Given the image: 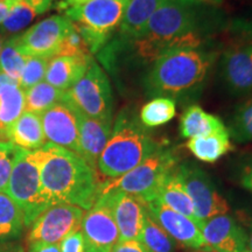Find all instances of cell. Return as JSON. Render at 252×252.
<instances>
[{
	"instance_id": "1",
	"label": "cell",
	"mask_w": 252,
	"mask_h": 252,
	"mask_svg": "<svg viewBox=\"0 0 252 252\" xmlns=\"http://www.w3.org/2000/svg\"><path fill=\"white\" fill-rule=\"evenodd\" d=\"M40 154V178L50 206L67 203L89 210L99 197L102 185L93 168L78 154L46 143Z\"/></svg>"
},
{
	"instance_id": "2",
	"label": "cell",
	"mask_w": 252,
	"mask_h": 252,
	"mask_svg": "<svg viewBox=\"0 0 252 252\" xmlns=\"http://www.w3.org/2000/svg\"><path fill=\"white\" fill-rule=\"evenodd\" d=\"M213 63L214 55L198 48L171 50L153 62L145 87L152 96H182L198 89Z\"/></svg>"
},
{
	"instance_id": "3",
	"label": "cell",
	"mask_w": 252,
	"mask_h": 252,
	"mask_svg": "<svg viewBox=\"0 0 252 252\" xmlns=\"http://www.w3.org/2000/svg\"><path fill=\"white\" fill-rule=\"evenodd\" d=\"M195 26L196 14L189 1L168 0L152 15L139 37L144 55L156 61L171 50L198 48L201 43Z\"/></svg>"
},
{
	"instance_id": "4",
	"label": "cell",
	"mask_w": 252,
	"mask_h": 252,
	"mask_svg": "<svg viewBox=\"0 0 252 252\" xmlns=\"http://www.w3.org/2000/svg\"><path fill=\"white\" fill-rule=\"evenodd\" d=\"M112 127L97 161L98 171L112 180L132 171L162 147L144 130L139 119L126 112L118 116Z\"/></svg>"
},
{
	"instance_id": "5",
	"label": "cell",
	"mask_w": 252,
	"mask_h": 252,
	"mask_svg": "<svg viewBox=\"0 0 252 252\" xmlns=\"http://www.w3.org/2000/svg\"><path fill=\"white\" fill-rule=\"evenodd\" d=\"M6 193L23 212L25 226L50 207L41 185L39 150H19Z\"/></svg>"
},
{
	"instance_id": "6",
	"label": "cell",
	"mask_w": 252,
	"mask_h": 252,
	"mask_svg": "<svg viewBox=\"0 0 252 252\" xmlns=\"http://www.w3.org/2000/svg\"><path fill=\"white\" fill-rule=\"evenodd\" d=\"M125 0H90L84 5L64 11L86 41L91 54L97 53L108 42L121 24Z\"/></svg>"
},
{
	"instance_id": "7",
	"label": "cell",
	"mask_w": 252,
	"mask_h": 252,
	"mask_svg": "<svg viewBox=\"0 0 252 252\" xmlns=\"http://www.w3.org/2000/svg\"><path fill=\"white\" fill-rule=\"evenodd\" d=\"M176 162L178 158L173 151L161 147L132 171L102 185L100 193L110 189H119L144 202H150L156 198L160 186L175 168Z\"/></svg>"
},
{
	"instance_id": "8",
	"label": "cell",
	"mask_w": 252,
	"mask_h": 252,
	"mask_svg": "<svg viewBox=\"0 0 252 252\" xmlns=\"http://www.w3.org/2000/svg\"><path fill=\"white\" fill-rule=\"evenodd\" d=\"M68 99L91 118L113 125L111 84L103 69L93 61L84 76L65 91Z\"/></svg>"
},
{
	"instance_id": "9",
	"label": "cell",
	"mask_w": 252,
	"mask_h": 252,
	"mask_svg": "<svg viewBox=\"0 0 252 252\" xmlns=\"http://www.w3.org/2000/svg\"><path fill=\"white\" fill-rule=\"evenodd\" d=\"M178 171L193 202L198 222L202 223L212 217L229 213V203L219 193L212 179L200 167L193 163H185L178 166Z\"/></svg>"
},
{
	"instance_id": "10",
	"label": "cell",
	"mask_w": 252,
	"mask_h": 252,
	"mask_svg": "<svg viewBox=\"0 0 252 252\" xmlns=\"http://www.w3.org/2000/svg\"><path fill=\"white\" fill-rule=\"evenodd\" d=\"M84 214L83 209L71 204H53L32 223L28 242L60 244L67 236L81 230Z\"/></svg>"
},
{
	"instance_id": "11",
	"label": "cell",
	"mask_w": 252,
	"mask_h": 252,
	"mask_svg": "<svg viewBox=\"0 0 252 252\" xmlns=\"http://www.w3.org/2000/svg\"><path fill=\"white\" fill-rule=\"evenodd\" d=\"M86 252H111L119 241V231L109 197L100 194L96 203L84 214L81 223Z\"/></svg>"
},
{
	"instance_id": "12",
	"label": "cell",
	"mask_w": 252,
	"mask_h": 252,
	"mask_svg": "<svg viewBox=\"0 0 252 252\" xmlns=\"http://www.w3.org/2000/svg\"><path fill=\"white\" fill-rule=\"evenodd\" d=\"M72 23L62 15H53L40 21L19 35V46L28 56L52 60L59 55L60 47Z\"/></svg>"
},
{
	"instance_id": "13",
	"label": "cell",
	"mask_w": 252,
	"mask_h": 252,
	"mask_svg": "<svg viewBox=\"0 0 252 252\" xmlns=\"http://www.w3.org/2000/svg\"><path fill=\"white\" fill-rule=\"evenodd\" d=\"M40 116L43 133L48 143L81 156L77 118L65 94L62 102L53 105Z\"/></svg>"
},
{
	"instance_id": "14",
	"label": "cell",
	"mask_w": 252,
	"mask_h": 252,
	"mask_svg": "<svg viewBox=\"0 0 252 252\" xmlns=\"http://www.w3.org/2000/svg\"><path fill=\"white\" fill-rule=\"evenodd\" d=\"M145 207L150 216L175 242L193 250L206 247L201 234V224L196 220L176 213L158 200L145 202Z\"/></svg>"
},
{
	"instance_id": "15",
	"label": "cell",
	"mask_w": 252,
	"mask_h": 252,
	"mask_svg": "<svg viewBox=\"0 0 252 252\" xmlns=\"http://www.w3.org/2000/svg\"><path fill=\"white\" fill-rule=\"evenodd\" d=\"M100 194L108 195L119 231V241H140L147 213L144 201L119 189H110Z\"/></svg>"
},
{
	"instance_id": "16",
	"label": "cell",
	"mask_w": 252,
	"mask_h": 252,
	"mask_svg": "<svg viewBox=\"0 0 252 252\" xmlns=\"http://www.w3.org/2000/svg\"><path fill=\"white\" fill-rule=\"evenodd\" d=\"M204 244L217 252H242L247 249V232L228 214L201 223Z\"/></svg>"
},
{
	"instance_id": "17",
	"label": "cell",
	"mask_w": 252,
	"mask_h": 252,
	"mask_svg": "<svg viewBox=\"0 0 252 252\" xmlns=\"http://www.w3.org/2000/svg\"><path fill=\"white\" fill-rule=\"evenodd\" d=\"M220 70L232 94H252V43H242L226 50L220 61Z\"/></svg>"
},
{
	"instance_id": "18",
	"label": "cell",
	"mask_w": 252,
	"mask_h": 252,
	"mask_svg": "<svg viewBox=\"0 0 252 252\" xmlns=\"http://www.w3.org/2000/svg\"><path fill=\"white\" fill-rule=\"evenodd\" d=\"M65 97H67V94H65ZM70 104L77 118L81 157L93 168L96 169L100 153L103 152L104 147L108 144L110 135H111L112 125L105 124V123L89 117L86 113L82 112L80 109H77L71 102Z\"/></svg>"
},
{
	"instance_id": "19",
	"label": "cell",
	"mask_w": 252,
	"mask_h": 252,
	"mask_svg": "<svg viewBox=\"0 0 252 252\" xmlns=\"http://www.w3.org/2000/svg\"><path fill=\"white\" fill-rule=\"evenodd\" d=\"M93 61L76 56H55L48 63L45 81L56 89L68 91L84 76Z\"/></svg>"
},
{
	"instance_id": "20",
	"label": "cell",
	"mask_w": 252,
	"mask_h": 252,
	"mask_svg": "<svg viewBox=\"0 0 252 252\" xmlns=\"http://www.w3.org/2000/svg\"><path fill=\"white\" fill-rule=\"evenodd\" d=\"M168 0H127L119 33L124 39L138 40L144 33L152 15Z\"/></svg>"
},
{
	"instance_id": "21",
	"label": "cell",
	"mask_w": 252,
	"mask_h": 252,
	"mask_svg": "<svg viewBox=\"0 0 252 252\" xmlns=\"http://www.w3.org/2000/svg\"><path fill=\"white\" fill-rule=\"evenodd\" d=\"M154 200L160 201L166 207L175 210L176 213L189 217V219L196 220L200 223L195 216V209L190 197L186 190L181 176L179 174L178 166L169 173V175L165 179L162 185L160 186L159 190ZM201 224V223H200Z\"/></svg>"
},
{
	"instance_id": "22",
	"label": "cell",
	"mask_w": 252,
	"mask_h": 252,
	"mask_svg": "<svg viewBox=\"0 0 252 252\" xmlns=\"http://www.w3.org/2000/svg\"><path fill=\"white\" fill-rule=\"evenodd\" d=\"M9 141L27 151L41 149L46 144L41 116L24 111L9 128Z\"/></svg>"
},
{
	"instance_id": "23",
	"label": "cell",
	"mask_w": 252,
	"mask_h": 252,
	"mask_svg": "<svg viewBox=\"0 0 252 252\" xmlns=\"http://www.w3.org/2000/svg\"><path fill=\"white\" fill-rule=\"evenodd\" d=\"M225 128V125L219 117L206 112L198 105L189 106L180 119V134L187 139L203 137Z\"/></svg>"
},
{
	"instance_id": "24",
	"label": "cell",
	"mask_w": 252,
	"mask_h": 252,
	"mask_svg": "<svg viewBox=\"0 0 252 252\" xmlns=\"http://www.w3.org/2000/svg\"><path fill=\"white\" fill-rule=\"evenodd\" d=\"M25 111V91L18 82L0 91V143L9 141V128Z\"/></svg>"
},
{
	"instance_id": "25",
	"label": "cell",
	"mask_w": 252,
	"mask_h": 252,
	"mask_svg": "<svg viewBox=\"0 0 252 252\" xmlns=\"http://www.w3.org/2000/svg\"><path fill=\"white\" fill-rule=\"evenodd\" d=\"M228 128L215 132V133L203 135V137L191 138L186 146L194 154L195 158L203 162H216L223 156L232 150Z\"/></svg>"
},
{
	"instance_id": "26",
	"label": "cell",
	"mask_w": 252,
	"mask_h": 252,
	"mask_svg": "<svg viewBox=\"0 0 252 252\" xmlns=\"http://www.w3.org/2000/svg\"><path fill=\"white\" fill-rule=\"evenodd\" d=\"M64 94L65 91L56 89L46 81L40 82L25 91V111L41 115L53 105L62 102Z\"/></svg>"
},
{
	"instance_id": "27",
	"label": "cell",
	"mask_w": 252,
	"mask_h": 252,
	"mask_svg": "<svg viewBox=\"0 0 252 252\" xmlns=\"http://www.w3.org/2000/svg\"><path fill=\"white\" fill-rule=\"evenodd\" d=\"M176 104L171 97H156L141 108L139 122L145 127L161 126L175 117Z\"/></svg>"
},
{
	"instance_id": "28",
	"label": "cell",
	"mask_w": 252,
	"mask_h": 252,
	"mask_svg": "<svg viewBox=\"0 0 252 252\" xmlns=\"http://www.w3.org/2000/svg\"><path fill=\"white\" fill-rule=\"evenodd\" d=\"M24 214L5 191H0V239L19 237L23 231Z\"/></svg>"
},
{
	"instance_id": "29",
	"label": "cell",
	"mask_w": 252,
	"mask_h": 252,
	"mask_svg": "<svg viewBox=\"0 0 252 252\" xmlns=\"http://www.w3.org/2000/svg\"><path fill=\"white\" fill-rule=\"evenodd\" d=\"M30 56L25 54L19 46V35L12 36L5 41L0 53V72L19 82Z\"/></svg>"
},
{
	"instance_id": "30",
	"label": "cell",
	"mask_w": 252,
	"mask_h": 252,
	"mask_svg": "<svg viewBox=\"0 0 252 252\" xmlns=\"http://www.w3.org/2000/svg\"><path fill=\"white\" fill-rule=\"evenodd\" d=\"M230 138L238 143H252V96L242 102L230 118Z\"/></svg>"
},
{
	"instance_id": "31",
	"label": "cell",
	"mask_w": 252,
	"mask_h": 252,
	"mask_svg": "<svg viewBox=\"0 0 252 252\" xmlns=\"http://www.w3.org/2000/svg\"><path fill=\"white\" fill-rule=\"evenodd\" d=\"M140 242L151 252H173L175 241L146 213Z\"/></svg>"
},
{
	"instance_id": "32",
	"label": "cell",
	"mask_w": 252,
	"mask_h": 252,
	"mask_svg": "<svg viewBox=\"0 0 252 252\" xmlns=\"http://www.w3.org/2000/svg\"><path fill=\"white\" fill-rule=\"evenodd\" d=\"M35 15L36 12L26 0H14L11 8H9L7 17L0 26V32L2 34L19 33L27 25L32 23Z\"/></svg>"
},
{
	"instance_id": "33",
	"label": "cell",
	"mask_w": 252,
	"mask_h": 252,
	"mask_svg": "<svg viewBox=\"0 0 252 252\" xmlns=\"http://www.w3.org/2000/svg\"><path fill=\"white\" fill-rule=\"evenodd\" d=\"M49 61V59L30 56L26 64H25L23 74H21L20 78H19V87L24 91H26L45 80Z\"/></svg>"
},
{
	"instance_id": "34",
	"label": "cell",
	"mask_w": 252,
	"mask_h": 252,
	"mask_svg": "<svg viewBox=\"0 0 252 252\" xmlns=\"http://www.w3.org/2000/svg\"><path fill=\"white\" fill-rule=\"evenodd\" d=\"M91 55L93 54L88 48L83 36L81 35L80 32L72 24L71 28L68 31L62 41L58 56H76V58L93 59Z\"/></svg>"
},
{
	"instance_id": "35",
	"label": "cell",
	"mask_w": 252,
	"mask_h": 252,
	"mask_svg": "<svg viewBox=\"0 0 252 252\" xmlns=\"http://www.w3.org/2000/svg\"><path fill=\"white\" fill-rule=\"evenodd\" d=\"M19 150L20 147H18L12 141L0 143V191L6 193Z\"/></svg>"
},
{
	"instance_id": "36",
	"label": "cell",
	"mask_w": 252,
	"mask_h": 252,
	"mask_svg": "<svg viewBox=\"0 0 252 252\" xmlns=\"http://www.w3.org/2000/svg\"><path fill=\"white\" fill-rule=\"evenodd\" d=\"M61 252H86L84 238L81 230L72 232L60 243Z\"/></svg>"
},
{
	"instance_id": "37",
	"label": "cell",
	"mask_w": 252,
	"mask_h": 252,
	"mask_svg": "<svg viewBox=\"0 0 252 252\" xmlns=\"http://www.w3.org/2000/svg\"><path fill=\"white\" fill-rule=\"evenodd\" d=\"M111 252H151L140 241H118Z\"/></svg>"
},
{
	"instance_id": "38",
	"label": "cell",
	"mask_w": 252,
	"mask_h": 252,
	"mask_svg": "<svg viewBox=\"0 0 252 252\" xmlns=\"http://www.w3.org/2000/svg\"><path fill=\"white\" fill-rule=\"evenodd\" d=\"M241 184L245 189L252 191V158L248 160L241 172Z\"/></svg>"
},
{
	"instance_id": "39",
	"label": "cell",
	"mask_w": 252,
	"mask_h": 252,
	"mask_svg": "<svg viewBox=\"0 0 252 252\" xmlns=\"http://www.w3.org/2000/svg\"><path fill=\"white\" fill-rule=\"evenodd\" d=\"M26 1L34 8L36 14H42L48 11L54 0H26Z\"/></svg>"
},
{
	"instance_id": "40",
	"label": "cell",
	"mask_w": 252,
	"mask_h": 252,
	"mask_svg": "<svg viewBox=\"0 0 252 252\" xmlns=\"http://www.w3.org/2000/svg\"><path fill=\"white\" fill-rule=\"evenodd\" d=\"M30 252H61V250H60V244L34 243L31 244Z\"/></svg>"
},
{
	"instance_id": "41",
	"label": "cell",
	"mask_w": 252,
	"mask_h": 252,
	"mask_svg": "<svg viewBox=\"0 0 252 252\" xmlns=\"http://www.w3.org/2000/svg\"><path fill=\"white\" fill-rule=\"evenodd\" d=\"M13 1L14 0H2V1H0V25L2 24V21L7 17L9 8H11Z\"/></svg>"
},
{
	"instance_id": "42",
	"label": "cell",
	"mask_w": 252,
	"mask_h": 252,
	"mask_svg": "<svg viewBox=\"0 0 252 252\" xmlns=\"http://www.w3.org/2000/svg\"><path fill=\"white\" fill-rule=\"evenodd\" d=\"M90 1V0H63L59 4V8L61 9H68L70 7H77V6L84 5L86 2Z\"/></svg>"
},
{
	"instance_id": "43",
	"label": "cell",
	"mask_w": 252,
	"mask_h": 252,
	"mask_svg": "<svg viewBox=\"0 0 252 252\" xmlns=\"http://www.w3.org/2000/svg\"><path fill=\"white\" fill-rule=\"evenodd\" d=\"M15 82H17V81L9 78L7 75L4 74V72H0V91L4 89L6 86H9V84L15 83Z\"/></svg>"
},
{
	"instance_id": "44",
	"label": "cell",
	"mask_w": 252,
	"mask_h": 252,
	"mask_svg": "<svg viewBox=\"0 0 252 252\" xmlns=\"http://www.w3.org/2000/svg\"><path fill=\"white\" fill-rule=\"evenodd\" d=\"M247 249L252 250V222L249 226V231L247 232Z\"/></svg>"
},
{
	"instance_id": "45",
	"label": "cell",
	"mask_w": 252,
	"mask_h": 252,
	"mask_svg": "<svg viewBox=\"0 0 252 252\" xmlns=\"http://www.w3.org/2000/svg\"><path fill=\"white\" fill-rule=\"evenodd\" d=\"M0 252H24V250L20 247H9L2 249V250H0Z\"/></svg>"
},
{
	"instance_id": "46",
	"label": "cell",
	"mask_w": 252,
	"mask_h": 252,
	"mask_svg": "<svg viewBox=\"0 0 252 252\" xmlns=\"http://www.w3.org/2000/svg\"><path fill=\"white\" fill-rule=\"evenodd\" d=\"M191 252H217L214 250L212 248H208V247H203V248H200V249H195Z\"/></svg>"
},
{
	"instance_id": "47",
	"label": "cell",
	"mask_w": 252,
	"mask_h": 252,
	"mask_svg": "<svg viewBox=\"0 0 252 252\" xmlns=\"http://www.w3.org/2000/svg\"><path fill=\"white\" fill-rule=\"evenodd\" d=\"M5 41H6V37H5V35H4V34L1 33V32H0V53H1L2 46H4Z\"/></svg>"
},
{
	"instance_id": "48",
	"label": "cell",
	"mask_w": 252,
	"mask_h": 252,
	"mask_svg": "<svg viewBox=\"0 0 252 252\" xmlns=\"http://www.w3.org/2000/svg\"><path fill=\"white\" fill-rule=\"evenodd\" d=\"M242 252H252V250H250V249H245V250H243Z\"/></svg>"
},
{
	"instance_id": "49",
	"label": "cell",
	"mask_w": 252,
	"mask_h": 252,
	"mask_svg": "<svg viewBox=\"0 0 252 252\" xmlns=\"http://www.w3.org/2000/svg\"><path fill=\"white\" fill-rule=\"evenodd\" d=\"M208 1H214V2H217V1H220V0H208Z\"/></svg>"
},
{
	"instance_id": "50",
	"label": "cell",
	"mask_w": 252,
	"mask_h": 252,
	"mask_svg": "<svg viewBox=\"0 0 252 252\" xmlns=\"http://www.w3.org/2000/svg\"><path fill=\"white\" fill-rule=\"evenodd\" d=\"M125 1H127V0H125Z\"/></svg>"
}]
</instances>
